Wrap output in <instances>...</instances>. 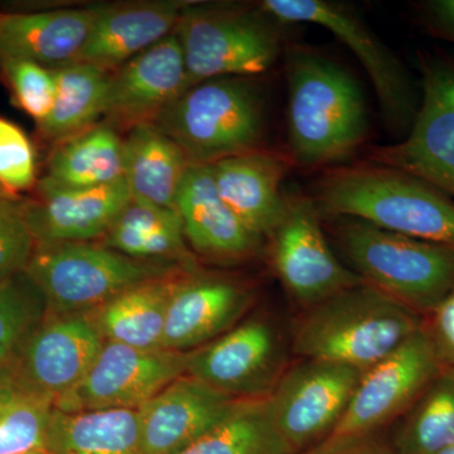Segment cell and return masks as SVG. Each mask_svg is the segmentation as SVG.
<instances>
[{
    "mask_svg": "<svg viewBox=\"0 0 454 454\" xmlns=\"http://www.w3.org/2000/svg\"><path fill=\"white\" fill-rule=\"evenodd\" d=\"M454 446V366L435 376L411 405L394 443L397 454H435Z\"/></svg>",
    "mask_w": 454,
    "mask_h": 454,
    "instance_id": "31",
    "label": "cell"
},
{
    "mask_svg": "<svg viewBox=\"0 0 454 454\" xmlns=\"http://www.w3.org/2000/svg\"><path fill=\"white\" fill-rule=\"evenodd\" d=\"M176 210L195 252L217 260H241L258 252L262 239L221 199L211 164L191 163L179 187Z\"/></svg>",
    "mask_w": 454,
    "mask_h": 454,
    "instance_id": "20",
    "label": "cell"
},
{
    "mask_svg": "<svg viewBox=\"0 0 454 454\" xmlns=\"http://www.w3.org/2000/svg\"><path fill=\"white\" fill-rule=\"evenodd\" d=\"M17 106L40 124L52 110L56 95L53 70L23 59H0Z\"/></svg>",
    "mask_w": 454,
    "mask_h": 454,
    "instance_id": "34",
    "label": "cell"
},
{
    "mask_svg": "<svg viewBox=\"0 0 454 454\" xmlns=\"http://www.w3.org/2000/svg\"><path fill=\"white\" fill-rule=\"evenodd\" d=\"M122 178L133 200L176 210L179 187L190 166L177 143L154 122H140L122 139Z\"/></svg>",
    "mask_w": 454,
    "mask_h": 454,
    "instance_id": "24",
    "label": "cell"
},
{
    "mask_svg": "<svg viewBox=\"0 0 454 454\" xmlns=\"http://www.w3.org/2000/svg\"><path fill=\"white\" fill-rule=\"evenodd\" d=\"M53 74L56 95L52 110L37 125L44 139L59 145L90 129L104 116L112 73L74 62L55 68Z\"/></svg>",
    "mask_w": 454,
    "mask_h": 454,
    "instance_id": "29",
    "label": "cell"
},
{
    "mask_svg": "<svg viewBox=\"0 0 454 454\" xmlns=\"http://www.w3.org/2000/svg\"><path fill=\"white\" fill-rule=\"evenodd\" d=\"M35 249L20 201H0V282L25 273Z\"/></svg>",
    "mask_w": 454,
    "mask_h": 454,
    "instance_id": "36",
    "label": "cell"
},
{
    "mask_svg": "<svg viewBox=\"0 0 454 454\" xmlns=\"http://www.w3.org/2000/svg\"><path fill=\"white\" fill-rule=\"evenodd\" d=\"M52 400L14 380L0 379V454L46 450Z\"/></svg>",
    "mask_w": 454,
    "mask_h": 454,
    "instance_id": "33",
    "label": "cell"
},
{
    "mask_svg": "<svg viewBox=\"0 0 454 454\" xmlns=\"http://www.w3.org/2000/svg\"><path fill=\"white\" fill-rule=\"evenodd\" d=\"M25 273L43 294L49 312L89 313L140 284L193 271L82 241L35 245Z\"/></svg>",
    "mask_w": 454,
    "mask_h": 454,
    "instance_id": "6",
    "label": "cell"
},
{
    "mask_svg": "<svg viewBox=\"0 0 454 454\" xmlns=\"http://www.w3.org/2000/svg\"><path fill=\"white\" fill-rule=\"evenodd\" d=\"M122 138L109 124L90 128L56 146L42 181L59 188L103 186L122 178Z\"/></svg>",
    "mask_w": 454,
    "mask_h": 454,
    "instance_id": "28",
    "label": "cell"
},
{
    "mask_svg": "<svg viewBox=\"0 0 454 454\" xmlns=\"http://www.w3.org/2000/svg\"><path fill=\"white\" fill-rule=\"evenodd\" d=\"M47 312L43 294L26 273L0 282V379L13 375L27 342Z\"/></svg>",
    "mask_w": 454,
    "mask_h": 454,
    "instance_id": "32",
    "label": "cell"
},
{
    "mask_svg": "<svg viewBox=\"0 0 454 454\" xmlns=\"http://www.w3.org/2000/svg\"><path fill=\"white\" fill-rule=\"evenodd\" d=\"M179 454H297L284 441L265 397L241 399L231 414Z\"/></svg>",
    "mask_w": 454,
    "mask_h": 454,
    "instance_id": "30",
    "label": "cell"
},
{
    "mask_svg": "<svg viewBox=\"0 0 454 454\" xmlns=\"http://www.w3.org/2000/svg\"><path fill=\"white\" fill-rule=\"evenodd\" d=\"M420 104L402 142L378 146L369 162L422 179L454 201V59L420 53Z\"/></svg>",
    "mask_w": 454,
    "mask_h": 454,
    "instance_id": "9",
    "label": "cell"
},
{
    "mask_svg": "<svg viewBox=\"0 0 454 454\" xmlns=\"http://www.w3.org/2000/svg\"><path fill=\"white\" fill-rule=\"evenodd\" d=\"M193 85L173 32L110 74L104 112L106 124L131 128L153 122Z\"/></svg>",
    "mask_w": 454,
    "mask_h": 454,
    "instance_id": "16",
    "label": "cell"
},
{
    "mask_svg": "<svg viewBox=\"0 0 454 454\" xmlns=\"http://www.w3.org/2000/svg\"><path fill=\"white\" fill-rule=\"evenodd\" d=\"M321 219L313 199L289 196L282 220L269 235L277 276L292 297L309 309L364 282L334 255Z\"/></svg>",
    "mask_w": 454,
    "mask_h": 454,
    "instance_id": "12",
    "label": "cell"
},
{
    "mask_svg": "<svg viewBox=\"0 0 454 454\" xmlns=\"http://www.w3.org/2000/svg\"><path fill=\"white\" fill-rule=\"evenodd\" d=\"M104 343L89 313L47 312L12 378L55 404L82 380Z\"/></svg>",
    "mask_w": 454,
    "mask_h": 454,
    "instance_id": "15",
    "label": "cell"
},
{
    "mask_svg": "<svg viewBox=\"0 0 454 454\" xmlns=\"http://www.w3.org/2000/svg\"><path fill=\"white\" fill-rule=\"evenodd\" d=\"M184 276L188 274L140 284L91 310L89 316L106 342L140 349L162 348L170 294Z\"/></svg>",
    "mask_w": 454,
    "mask_h": 454,
    "instance_id": "26",
    "label": "cell"
},
{
    "mask_svg": "<svg viewBox=\"0 0 454 454\" xmlns=\"http://www.w3.org/2000/svg\"><path fill=\"white\" fill-rule=\"evenodd\" d=\"M20 454H50L49 450H32V452H26V453H20Z\"/></svg>",
    "mask_w": 454,
    "mask_h": 454,
    "instance_id": "42",
    "label": "cell"
},
{
    "mask_svg": "<svg viewBox=\"0 0 454 454\" xmlns=\"http://www.w3.org/2000/svg\"><path fill=\"white\" fill-rule=\"evenodd\" d=\"M37 184L32 143L18 125L0 118V186L12 195Z\"/></svg>",
    "mask_w": 454,
    "mask_h": 454,
    "instance_id": "35",
    "label": "cell"
},
{
    "mask_svg": "<svg viewBox=\"0 0 454 454\" xmlns=\"http://www.w3.org/2000/svg\"><path fill=\"white\" fill-rule=\"evenodd\" d=\"M284 59L292 160L301 167L342 162L369 129L360 86L345 68L306 47H286Z\"/></svg>",
    "mask_w": 454,
    "mask_h": 454,
    "instance_id": "1",
    "label": "cell"
},
{
    "mask_svg": "<svg viewBox=\"0 0 454 454\" xmlns=\"http://www.w3.org/2000/svg\"><path fill=\"white\" fill-rule=\"evenodd\" d=\"M231 5L187 4L175 33L193 83L267 73L283 52L274 18Z\"/></svg>",
    "mask_w": 454,
    "mask_h": 454,
    "instance_id": "7",
    "label": "cell"
},
{
    "mask_svg": "<svg viewBox=\"0 0 454 454\" xmlns=\"http://www.w3.org/2000/svg\"><path fill=\"white\" fill-rule=\"evenodd\" d=\"M298 454H397L375 433L330 435L316 446Z\"/></svg>",
    "mask_w": 454,
    "mask_h": 454,
    "instance_id": "37",
    "label": "cell"
},
{
    "mask_svg": "<svg viewBox=\"0 0 454 454\" xmlns=\"http://www.w3.org/2000/svg\"><path fill=\"white\" fill-rule=\"evenodd\" d=\"M23 199L20 197H17L9 193L8 191H5L4 188L0 186V201H22Z\"/></svg>",
    "mask_w": 454,
    "mask_h": 454,
    "instance_id": "40",
    "label": "cell"
},
{
    "mask_svg": "<svg viewBox=\"0 0 454 454\" xmlns=\"http://www.w3.org/2000/svg\"><path fill=\"white\" fill-rule=\"evenodd\" d=\"M103 4L37 13H0V59L55 70L74 64Z\"/></svg>",
    "mask_w": 454,
    "mask_h": 454,
    "instance_id": "22",
    "label": "cell"
},
{
    "mask_svg": "<svg viewBox=\"0 0 454 454\" xmlns=\"http://www.w3.org/2000/svg\"><path fill=\"white\" fill-rule=\"evenodd\" d=\"M184 3L104 5L76 61L114 73L175 32Z\"/></svg>",
    "mask_w": 454,
    "mask_h": 454,
    "instance_id": "21",
    "label": "cell"
},
{
    "mask_svg": "<svg viewBox=\"0 0 454 454\" xmlns=\"http://www.w3.org/2000/svg\"><path fill=\"white\" fill-rule=\"evenodd\" d=\"M322 217L365 221L454 249V201L422 179L376 163L334 167L317 182Z\"/></svg>",
    "mask_w": 454,
    "mask_h": 454,
    "instance_id": "2",
    "label": "cell"
},
{
    "mask_svg": "<svg viewBox=\"0 0 454 454\" xmlns=\"http://www.w3.org/2000/svg\"><path fill=\"white\" fill-rule=\"evenodd\" d=\"M101 244L138 260L169 262L193 271L184 223L177 210L131 200L114 221Z\"/></svg>",
    "mask_w": 454,
    "mask_h": 454,
    "instance_id": "25",
    "label": "cell"
},
{
    "mask_svg": "<svg viewBox=\"0 0 454 454\" xmlns=\"http://www.w3.org/2000/svg\"><path fill=\"white\" fill-rule=\"evenodd\" d=\"M363 372L342 364L304 358L282 373L265 399L278 432L295 453L333 434Z\"/></svg>",
    "mask_w": 454,
    "mask_h": 454,
    "instance_id": "10",
    "label": "cell"
},
{
    "mask_svg": "<svg viewBox=\"0 0 454 454\" xmlns=\"http://www.w3.org/2000/svg\"><path fill=\"white\" fill-rule=\"evenodd\" d=\"M35 186L37 197L20 201L35 245L101 239L133 200L124 178L88 188H59L40 179Z\"/></svg>",
    "mask_w": 454,
    "mask_h": 454,
    "instance_id": "17",
    "label": "cell"
},
{
    "mask_svg": "<svg viewBox=\"0 0 454 454\" xmlns=\"http://www.w3.org/2000/svg\"><path fill=\"white\" fill-rule=\"evenodd\" d=\"M435 454H454V446L444 448V450H439V452Z\"/></svg>",
    "mask_w": 454,
    "mask_h": 454,
    "instance_id": "41",
    "label": "cell"
},
{
    "mask_svg": "<svg viewBox=\"0 0 454 454\" xmlns=\"http://www.w3.org/2000/svg\"><path fill=\"white\" fill-rule=\"evenodd\" d=\"M419 8L428 31L434 37L454 44V0H428Z\"/></svg>",
    "mask_w": 454,
    "mask_h": 454,
    "instance_id": "39",
    "label": "cell"
},
{
    "mask_svg": "<svg viewBox=\"0 0 454 454\" xmlns=\"http://www.w3.org/2000/svg\"><path fill=\"white\" fill-rule=\"evenodd\" d=\"M333 234L361 280L405 304L432 312L454 291V249L337 217Z\"/></svg>",
    "mask_w": 454,
    "mask_h": 454,
    "instance_id": "4",
    "label": "cell"
},
{
    "mask_svg": "<svg viewBox=\"0 0 454 454\" xmlns=\"http://www.w3.org/2000/svg\"><path fill=\"white\" fill-rule=\"evenodd\" d=\"M241 399L184 375L138 409L143 454H179L226 419Z\"/></svg>",
    "mask_w": 454,
    "mask_h": 454,
    "instance_id": "18",
    "label": "cell"
},
{
    "mask_svg": "<svg viewBox=\"0 0 454 454\" xmlns=\"http://www.w3.org/2000/svg\"><path fill=\"white\" fill-rule=\"evenodd\" d=\"M259 7L280 25L309 23L333 33L365 68L387 128L408 134L420 95L405 66L354 9L331 0H264Z\"/></svg>",
    "mask_w": 454,
    "mask_h": 454,
    "instance_id": "8",
    "label": "cell"
},
{
    "mask_svg": "<svg viewBox=\"0 0 454 454\" xmlns=\"http://www.w3.org/2000/svg\"><path fill=\"white\" fill-rule=\"evenodd\" d=\"M283 340L268 319L250 318L187 352L186 375L236 399L267 397L284 372Z\"/></svg>",
    "mask_w": 454,
    "mask_h": 454,
    "instance_id": "14",
    "label": "cell"
},
{
    "mask_svg": "<svg viewBox=\"0 0 454 454\" xmlns=\"http://www.w3.org/2000/svg\"><path fill=\"white\" fill-rule=\"evenodd\" d=\"M187 352L104 343L82 381L55 403L61 411L139 409L186 375Z\"/></svg>",
    "mask_w": 454,
    "mask_h": 454,
    "instance_id": "11",
    "label": "cell"
},
{
    "mask_svg": "<svg viewBox=\"0 0 454 454\" xmlns=\"http://www.w3.org/2000/svg\"><path fill=\"white\" fill-rule=\"evenodd\" d=\"M50 454H143L138 409L61 411L53 408Z\"/></svg>",
    "mask_w": 454,
    "mask_h": 454,
    "instance_id": "27",
    "label": "cell"
},
{
    "mask_svg": "<svg viewBox=\"0 0 454 454\" xmlns=\"http://www.w3.org/2000/svg\"><path fill=\"white\" fill-rule=\"evenodd\" d=\"M427 330L442 364L454 366V291L432 310V325Z\"/></svg>",
    "mask_w": 454,
    "mask_h": 454,
    "instance_id": "38",
    "label": "cell"
},
{
    "mask_svg": "<svg viewBox=\"0 0 454 454\" xmlns=\"http://www.w3.org/2000/svg\"><path fill=\"white\" fill-rule=\"evenodd\" d=\"M191 163L214 164L259 149L264 106L247 77L196 83L153 121Z\"/></svg>",
    "mask_w": 454,
    "mask_h": 454,
    "instance_id": "5",
    "label": "cell"
},
{
    "mask_svg": "<svg viewBox=\"0 0 454 454\" xmlns=\"http://www.w3.org/2000/svg\"><path fill=\"white\" fill-rule=\"evenodd\" d=\"M288 167L286 157L262 149L211 164L221 199L260 238H269L282 220L286 197L280 188Z\"/></svg>",
    "mask_w": 454,
    "mask_h": 454,
    "instance_id": "23",
    "label": "cell"
},
{
    "mask_svg": "<svg viewBox=\"0 0 454 454\" xmlns=\"http://www.w3.org/2000/svg\"><path fill=\"white\" fill-rule=\"evenodd\" d=\"M442 370L443 364L424 325L363 372L348 411L333 434L375 433L413 405Z\"/></svg>",
    "mask_w": 454,
    "mask_h": 454,
    "instance_id": "13",
    "label": "cell"
},
{
    "mask_svg": "<svg viewBox=\"0 0 454 454\" xmlns=\"http://www.w3.org/2000/svg\"><path fill=\"white\" fill-rule=\"evenodd\" d=\"M249 303V293L232 280L184 276L170 294L162 348L190 352L207 345L235 327Z\"/></svg>",
    "mask_w": 454,
    "mask_h": 454,
    "instance_id": "19",
    "label": "cell"
},
{
    "mask_svg": "<svg viewBox=\"0 0 454 454\" xmlns=\"http://www.w3.org/2000/svg\"><path fill=\"white\" fill-rule=\"evenodd\" d=\"M423 327L419 312L361 282L309 307L293 351L365 372Z\"/></svg>",
    "mask_w": 454,
    "mask_h": 454,
    "instance_id": "3",
    "label": "cell"
}]
</instances>
